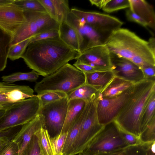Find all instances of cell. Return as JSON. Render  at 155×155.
Here are the masks:
<instances>
[{
    "label": "cell",
    "instance_id": "obj_1",
    "mask_svg": "<svg viewBox=\"0 0 155 155\" xmlns=\"http://www.w3.org/2000/svg\"><path fill=\"white\" fill-rule=\"evenodd\" d=\"M80 54L58 37L29 42L21 58L30 68L45 77Z\"/></svg>",
    "mask_w": 155,
    "mask_h": 155
},
{
    "label": "cell",
    "instance_id": "obj_2",
    "mask_svg": "<svg viewBox=\"0 0 155 155\" xmlns=\"http://www.w3.org/2000/svg\"><path fill=\"white\" fill-rule=\"evenodd\" d=\"M105 44L110 53L132 61L141 69L155 66V54L148 41L128 29L120 28L114 31Z\"/></svg>",
    "mask_w": 155,
    "mask_h": 155
},
{
    "label": "cell",
    "instance_id": "obj_3",
    "mask_svg": "<svg viewBox=\"0 0 155 155\" xmlns=\"http://www.w3.org/2000/svg\"><path fill=\"white\" fill-rule=\"evenodd\" d=\"M155 92V78L134 84L132 92L114 120L122 130L139 137L140 118L150 97Z\"/></svg>",
    "mask_w": 155,
    "mask_h": 155
},
{
    "label": "cell",
    "instance_id": "obj_4",
    "mask_svg": "<svg viewBox=\"0 0 155 155\" xmlns=\"http://www.w3.org/2000/svg\"><path fill=\"white\" fill-rule=\"evenodd\" d=\"M85 84L84 73L67 63L37 83L34 91L37 95L51 91H60L68 94Z\"/></svg>",
    "mask_w": 155,
    "mask_h": 155
},
{
    "label": "cell",
    "instance_id": "obj_5",
    "mask_svg": "<svg viewBox=\"0 0 155 155\" xmlns=\"http://www.w3.org/2000/svg\"><path fill=\"white\" fill-rule=\"evenodd\" d=\"M128 147L120 129L113 121L104 125L81 153L84 155H112Z\"/></svg>",
    "mask_w": 155,
    "mask_h": 155
},
{
    "label": "cell",
    "instance_id": "obj_6",
    "mask_svg": "<svg viewBox=\"0 0 155 155\" xmlns=\"http://www.w3.org/2000/svg\"><path fill=\"white\" fill-rule=\"evenodd\" d=\"M42 106L37 95L15 103L0 117V131L28 123L39 113Z\"/></svg>",
    "mask_w": 155,
    "mask_h": 155
},
{
    "label": "cell",
    "instance_id": "obj_7",
    "mask_svg": "<svg viewBox=\"0 0 155 155\" xmlns=\"http://www.w3.org/2000/svg\"><path fill=\"white\" fill-rule=\"evenodd\" d=\"M26 22L12 36L11 46L52 29H59V24L47 12L24 11Z\"/></svg>",
    "mask_w": 155,
    "mask_h": 155
},
{
    "label": "cell",
    "instance_id": "obj_8",
    "mask_svg": "<svg viewBox=\"0 0 155 155\" xmlns=\"http://www.w3.org/2000/svg\"><path fill=\"white\" fill-rule=\"evenodd\" d=\"M68 100L67 97L42 106L39 114L43 117V128L48 132L51 138L61 131L67 114Z\"/></svg>",
    "mask_w": 155,
    "mask_h": 155
},
{
    "label": "cell",
    "instance_id": "obj_9",
    "mask_svg": "<svg viewBox=\"0 0 155 155\" xmlns=\"http://www.w3.org/2000/svg\"><path fill=\"white\" fill-rule=\"evenodd\" d=\"M66 22L77 33L80 53L93 47L105 44L107 38L98 33L83 19L76 17L70 12Z\"/></svg>",
    "mask_w": 155,
    "mask_h": 155
},
{
    "label": "cell",
    "instance_id": "obj_10",
    "mask_svg": "<svg viewBox=\"0 0 155 155\" xmlns=\"http://www.w3.org/2000/svg\"><path fill=\"white\" fill-rule=\"evenodd\" d=\"M76 17L83 19L100 34L107 38L114 31L121 28L123 23L109 15L95 12L82 11L76 8L70 9Z\"/></svg>",
    "mask_w": 155,
    "mask_h": 155
},
{
    "label": "cell",
    "instance_id": "obj_11",
    "mask_svg": "<svg viewBox=\"0 0 155 155\" xmlns=\"http://www.w3.org/2000/svg\"><path fill=\"white\" fill-rule=\"evenodd\" d=\"M97 97L91 102L87 116L74 143L71 155L82 153L104 126L98 121L97 112Z\"/></svg>",
    "mask_w": 155,
    "mask_h": 155
},
{
    "label": "cell",
    "instance_id": "obj_12",
    "mask_svg": "<svg viewBox=\"0 0 155 155\" xmlns=\"http://www.w3.org/2000/svg\"><path fill=\"white\" fill-rule=\"evenodd\" d=\"M134 85L113 97L102 99L98 97L97 112L100 124L104 125L114 120L129 98L133 91Z\"/></svg>",
    "mask_w": 155,
    "mask_h": 155
},
{
    "label": "cell",
    "instance_id": "obj_13",
    "mask_svg": "<svg viewBox=\"0 0 155 155\" xmlns=\"http://www.w3.org/2000/svg\"><path fill=\"white\" fill-rule=\"evenodd\" d=\"M75 64L88 65L97 71L111 70L110 53L105 44L96 46L80 54Z\"/></svg>",
    "mask_w": 155,
    "mask_h": 155
},
{
    "label": "cell",
    "instance_id": "obj_14",
    "mask_svg": "<svg viewBox=\"0 0 155 155\" xmlns=\"http://www.w3.org/2000/svg\"><path fill=\"white\" fill-rule=\"evenodd\" d=\"M26 21L23 10L13 2L0 5V28L12 36Z\"/></svg>",
    "mask_w": 155,
    "mask_h": 155
},
{
    "label": "cell",
    "instance_id": "obj_15",
    "mask_svg": "<svg viewBox=\"0 0 155 155\" xmlns=\"http://www.w3.org/2000/svg\"><path fill=\"white\" fill-rule=\"evenodd\" d=\"M114 75L135 84L144 78L142 69L132 61L110 53Z\"/></svg>",
    "mask_w": 155,
    "mask_h": 155
},
{
    "label": "cell",
    "instance_id": "obj_16",
    "mask_svg": "<svg viewBox=\"0 0 155 155\" xmlns=\"http://www.w3.org/2000/svg\"><path fill=\"white\" fill-rule=\"evenodd\" d=\"M28 86L0 82V104L10 106L15 103L35 96Z\"/></svg>",
    "mask_w": 155,
    "mask_h": 155
},
{
    "label": "cell",
    "instance_id": "obj_17",
    "mask_svg": "<svg viewBox=\"0 0 155 155\" xmlns=\"http://www.w3.org/2000/svg\"><path fill=\"white\" fill-rule=\"evenodd\" d=\"M43 117L39 113L33 119L22 125L20 130L12 140L18 145V155L21 153L32 136L39 129L43 128Z\"/></svg>",
    "mask_w": 155,
    "mask_h": 155
},
{
    "label": "cell",
    "instance_id": "obj_18",
    "mask_svg": "<svg viewBox=\"0 0 155 155\" xmlns=\"http://www.w3.org/2000/svg\"><path fill=\"white\" fill-rule=\"evenodd\" d=\"M49 15L59 24L66 22L70 12L67 0H38Z\"/></svg>",
    "mask_w": 155,
    "mask_h": 155
},
{
    "label": "cell",
    "instance_id": "obj_19",
    "mask_svg": "<svg viewBox=\"0 0 155 155\" xmlns=\"http://www.w3.org/2000/svg\"><path fill=\"white\" fill-rule=\"evenodd\" d=\"M91 101L87 103L84 107L67 132L62 150V155H71L74 143L87 116Z\"/></svg>",
    "mask_w": 155,
    "mask_h": 155
},
{
    "label": "cell",
    "instance_id": "obj_20",
    "mask_svg": "<svg viewBox=\"0 0 155 155\" xmlns=\"http://www.w3.org/2000/svg\"><path fill=\"white\" fill-rule=\"evenodd\" d=\"M129 9L141 18L153 29L155 28V13L153 6L144 0H129Z\"/></svg>",
    "mask_w": 155,
    "mask_h": 155
},
{
    "label": "cell",
    "instance_id": "obj_21",
    "mask_svg": "<svg viewBox=\"0 0 155 155\" xmlns=\"http://www.w3.org/2000/svg\"><path fill=\"white\" fill-rule=\"evenodd\" d=\"M134 84L131 82L115 76L107 85L99 93L98 97L102 99L114 97Z\"/></svg>",
    "mask_w": 155,
    "mask_h": 155
},
{
    "label": "cell",
    "instance_id": "obj_22",
    "mask_svg": "<svg viewBox=\"0 0 155 155\" xmlns=\"http://www.w3.org/2000/svg\"><path fill=\"white\" fill-rule=\"evenodd\" d=\"M86 84L96 89L99 92L104 88L115 76L111 70L84 73Z\"/></svg>",
    "mask_w": 155,
    "mask_h": 155
},
{
    "label": "cell",
    "instance_id": "obj_23",
    "mask_svg": "<svg viewBox=\"0 0 155 155\" xmlns=\"http://www.w3.org/2000/svg\"><path fill=\"white\" fill-rule=\"evenodd\" d=\"M87 102L78 99L68 101L66 118L61 133H67Z\"/></svg>",
    "mask_w": 155,
    "mask_h": 155
},
{
    "label": "cell",
    "instance_id": "obj_24",
    "mask_svg": "<svg viewBox=\"0 0 155 155\" xmlns=\"http://www.w3.org/2000/svg\"><path fill=\"white\" fill-rule=\"evenodd\" d=\"M59 37L66 44L79 52V42L75 30L66 22L59 25Z\"/></svg>",
    "mask_w": 155,
    "mask_h": 155
},
{
    "label": "cell",
    "instance_id": "obj_25",
    "mask_svg": "<svg viewBox=\"0 0 155 155\" xmlns=\"http://www.w3.org/2000/svg\"><path fill=\"white\" fill-rule=\"evenodd\" d=\"M99 92L93 87L85 84L67 94L68 101L81 99L85 102L91 101L96 98Z\"/></svg>",
    "mask_w": 155,
    "mask_h": 155
},
{
    "label": "cell",
    "instance_id": "obj_26",
    "mask_svg": "<svg viewBox=\"0 0 155 155\" xmlns=\"http://www.w3.org/2000/svg\"><path fill=\"white\" fill-rule=\"evenodd\" d=\"M12 36L0 28V71L6 68Z\"/></svg>",
    "mask_w": 155,
    "mask_h": 155
},
{
    "label": "cell",
    "instance_id": "obj_27",
    "mask_svg": "<svg viewBox=\"0 0 155 155\" xmlns=\"http://www.w3.org/2000/svg\"><path fill=\"white\" fill-rule=\"evenodd\" d=\"M35 134L38 138L41 155H54L51 139L47 131L42 128Z\"/></svg>",
    "mask_w": 155,
    "mask_h": 155
},
{
    "label": "cell",
    "instance_id": "obj_28",
    "mask_svg": "<svg viewBox=\"0 0 155 155\" xmlns=\"http://www.w3.org/2000/svg\"><path fill=\"white\" fill-rule=\"evenodd\" d=\"M155 92L150 97L142 113L140 118V133L155 117Z\"/></svg>",
    "mask_w": 155,
    "mask_h": 155
},
{
    "label": "cell",
    "instance_id": "obj_29",
    "mask_svg": "<svg viewBox=\"0 0 155 155\" xmlns=\"http://www.w3.org/2000/svg\"><path fill=\"white\" fill-rule=\"evenodd\" d=\"M38 74L35 71L32 70L30 72H18L12 74L8 75L2 77L3 82L12 83L21 81H36L39 78Z\"/></svg>",
    "mask_w": 155,
    "mask_h": 155
},
{
    "label": "cell",
    "instance_id": "obj_30",
    "mask_svg": "<svg viewBox=\"0 0 155 155\" xmlns=\"http://www.w3.org/2000/svg\"><path fill=\"white\" fill-rule=\"evenodd\" d=\"M13 2L21 8L24 11L46 12L38 0H14Z\"/></svg>",
    "mask_w": 155,
    "mask_h": 155
},
{
    "label": "cell",
    "instance_id": "obj_31",
    "mask_svg": "<svg viewBox=\"0 0 155 155\" xmlns=\"http://www.w3.org/2000/svg\"><path fill=\"white\" fill-rule=\"evenodd\" d=\"M31 38L26 39L11 46L8 55V58L12 61L21 58Z\"/></svg>",
    "mask_w": 155,
    "mask_h": 155
},
{
    "label": "cell",
    "instance_id": "obj_32",
    "mask_svg": "<svg viewBox=\"0 0 155 155\" xmlns=\"http://www.w3.org/2000/svg\"><path fill=\"white\" fill-rule=\"evenodd\" d=\"M139 138L141 143L155 142V117L151 120L140 133Z\"/></svg>",
    "mask_w": 155,
    "mask_h": 155
},
{
    "label": "cell",
    "instance_id": "obj_33",
    "mask_svg": "<svg viewBox=\"0 0 155 155\" xmlns=\"http://www.w3.org/2000/svg\"><path fill=\"white\" fill-rule=\"evenodd\" d=\"M22 126H18L0 131V150L5 144L13 140Z\"/></svg>",
    "mask_w": 155,
    "mask_h": 155
},
{
    "label": "cell",
    "instance_id": "obj_34",
    "mask_svg": "<svg viewBox=\"0 0 155 155\" xmlns=\"http://www.w3.org/2000/svg\"><path fill=\"white\" fill-rule=\"evenodd\" d=\"M130 7L129 0H108L102 8L107 13H111Z\"/></svg>",
    "mask_w": 155,
    "mask_h": 155
},
{
    "label": "cell",
    "instance_id": "obj_35",
    "mask_svg": "<svg viewBox=\"0 0 155 155\" xmlns=\"http://www.w3.org/2000/svg\"><path fill=\"white\" fill-rule=\"evenodd\" d=\"M42 106L60 100L67 97L66 93L58 91H51L37 95Z\"/></svg>",
    "mask_w": 155,
    "mask_h": 155
},
{
    "label": "cell",
    "instance_id": "obj_36",
    "mask_svg": "<svg viewBox=\"0 0 155 155\" xmlns=\"http://www.w3.org/2000/svg\"><path fill=\"white\" fill-rule=\"evenodd\" d=\"M20 155H41L38 140L34 134Z\"/></svg>",
    "mask_w": 155,
    "mask_h": 155
},
{
    "label": "cell",
    "instance_id": "obj_37",
    "mask_svg": "<svg viewBox=\"0 0 155 155\" xmlns=\"http://www.w3.org/2000/svg\"><path fill=\"white\" fill-rule=\"evenodd\" d=\"M67 135V133H61L58 136L51 138L54 155H62V150Z\"/></svg>",
    "mask_w": 155,
    "mask_h": 155
},
{
    "label": "cell",
    "instance_id": "obj_38",
    "mask_svg": "<svg viewBox=\"0 0 155 155\" xmlns=\"http://www.w3.org/2000/svg\"><path fill=\"white\" fill-rule=\"evenodd\" d=\"M19 149L17 143L12 140L0 150V155H18Z\"/></svg>",
    "mask_w": 155,
    "mask_h": 155
},
{
    "label": "cell",
    "instance_id": "obj_39",
    "mask_svg": "<svg viewBox=\"0 0 155 155\" xmlns=\"http://www.w3.org/2000/svg\"><path fill=\"white\" fill-rule=\"evenodd\" d=\"M59 37L58 30L52 29L46 31L31 38L30 42Z\"/></svg>",
    "mask_w": 155,
    "mask_h": 155
},
{
    "label": "cell",
    "instance_id": "obj_40",
    "mask_svg": "<svg viewBox=\"0 0 155 155\" xmlns=\"http://www.w3.org/2000/svg\"><path fill=\"white\" fill-rule=\"evenodd\" d=\"M124 152V155H146L145 148L143 143L128 147Z\"/></svg>",
    "mask_w": 155,
    "mask_h": 155
},
{
    "label": "cell",
    "instance_id": "obj_41",
    "mask_svg": "<svg viewBox=\"0 0 155 155\" xmlns=\"http://www.w3.org/2000/svg\"><path fill=\"white\" fill-rule=\"evenodd\" d=\"M120 130L122 136L129 147L136 146L141 144L139 137L126 132L121 129Z\"/></svg>",
    "mask_w": 155,
    "mask_h": 155
},
{
    "label": "cell",
    "instance_id": "obj_42",
    "mask_svg": "<svg viewBox=\"0 0 155 155\" xmlns=\"http://www.w3.org/2000/svg\"><path fill=\"white\" fill-rule=\"evenodd\" d=\"M126 15L127 20L130 21L137 23L145 27L148 26L147 23L142 18L130 9L126 10Z\"/></svg>",
    "mask_w": 155,
    "mask_h": 155
},
{
    "label": "cell",
    "instance_id": "obj_43",
    "mask_svg": "<svg viewBox=\"0 0 155 155\" xmlns=\"http://www.w3.org/2000/svg\"><path fill=\"white\" fill-rule=\"evenodd\" d=\"M144 78H155V66H150L142 69Z\"/></svg>",
    "mask_w": 155,
    "mask_h": 155
},
{
    "label": "cell",
    "instance_id": "obj_44",
    "mask_svg": "<svg viewBox=\"0 0 155 155\" xmlns=\"http://www.w3.org/2000/svg\"><path fill=\"white\" fill-rule=\"evenodd\" d=\"M73 65L83 73H89L97 71L93 68L84 64L74 63Z\"/></svg>",
    "mask_w": 155,
    "mask_h": 155
},
{
    "label": "cell",
    "instance_id": "obj_45",
    "mask_svg": "<svg viewBox=\"0 0 155 155\" xmlns=\"http://www.w3.org/2000/svg\"><path fill=\"white\" fill-rule=\"evenodd\" d=\"M143 144L145 148L146 155H155V142Z\"/></svg>",
    "mask_w": 155,
    "mask_h": 155
},
{
    "label": "cell",
    "instance_id": "obj_46",
    "mask_svg": "<svg viewBox=\"0 0 155 155\" xmlns=\"http://www.w3.org/2000/svg\"><path fill=\"white\" fill-rule=\"evenodd\" d=\"M108 0H90L89 2L92 5H94L100 9H102Z\"/></svg>",
    "mask_w": 155,
    "mask_h": 155
},
{
    "label": "cell",
    "instance_id": "obj_47",
    "mask_svg": "<svg viewBox=\"0 0 155 155\" xmlns=\"http://www.w3.org/2000/svg\"><path fill=\"white\" fill-rule=\"evenodd\" d=\"M148 45L152 52L155 54V39L154 37L150 38L147 41Z\"/></svg>",
    "mask_w": 155,
    "mask_h": 155
},
{
    "label": "cell",
    "instance_id": "obj_48",
    "mask_svg": "<svg viewBox=\"0 0 155 155\" xmlns=\"http://www.w3.org/2000/svg\"><path fill=\"white\" fill-rule=\"evenodd\" d=\"M14 1V0H0V5L11 3Z\"/></svg>",
    "mask_w": 155,
    "mask_h": 155
},
{
    "label": "cell",
    "instance_id": "obj_49",
    "mask_svg": "<svg viewBox=\"0 0 155 155\" xmlns=\"http://www.w3.org/2000/svg\"><path fill=\"white\" fill-rule=\"evenodd\" d=\"M10 106L0 104V110H5Z\"/></svg>",
    "mask_w": 155,
    "mask_h": 155
},
{
    "label": "cell",
    "instance_id": "obj_50",
    "mask_svg": "<svg viewBox=\"0 0 155 155\" xmlns=\"http://www.w3.org/2000/svg\"><path fill=\"white\" fill-rule=\"evenodd\" d=\"M5 110H0V117L3 115Z\"/></svg>",
    "mask_w": 155,
    "mask_h": 155
},
{
    "label": "cell",
    "instance_id": "obj_51",
    "mask_svg": "<svg viewBox=\"0 0 155 155\" xmlns=\"http://www.w3.org/2000/svg\"><path fill=\"white\" fill-rule=\"evenodd\" d=\"M115 155H124V151L116 154Z\"/></svg>",
    "mask_w": 155,
    "mask_h": 155
},
{
    "label": "cell",
    "instance_id": "obj_52",
    "mask_svg": "<svg viewBox=\"0 0 155 155\" xmlns=\"http://www.w3.org/2000/svg\"><path fill=\"white\" fill-rule=\"evenodd\" d=\"M116 154H114V155H115ZM78 155H84L82 154L81 153H80L78 154Z\"/></svg>",
    "mask_w": 155,
    "mask_h": 155
}]
</instances>
